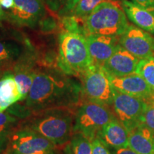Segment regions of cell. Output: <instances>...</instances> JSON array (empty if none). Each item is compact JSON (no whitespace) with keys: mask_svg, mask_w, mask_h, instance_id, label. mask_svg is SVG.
<instances>
[{"mask_svg":"<svg viewBox=\"0 0 154 154\" xmlns=\"http://www.w3.org/2000/svg\"><path fill=\"white\" fill-rule=\"evenodd\" d=\"M77 108L57 107L32 113L21 124L38 133L57 146L66 145L74 134Z\"/></svg>","mask_w":154,"mask_h":154,"instance_id":"cell-2","label":"cell"},{"mask_svg":"<svg viewBox=\"0 0 154 154\" xmlns=\"http://www.w3.org/2000/svg\"><path fill=\"white\" fill-rule=\"evenodd\" d=\"M61 3L63 4L65 8L67 10H72L74 9L75 6L78 3L79 0H59Z\"/></svg>","mask_w":154,"mask_h":154,"instance_id":"cell-27","label":"cell"},{"mask_svg":"<svg viewBox=\"0 0 154 154\" xmlns=\"http://www.w3.org/2000/svg\"><path fill=\"white\" fill-rule=\"evenodd\" d=\"M2 74H3V72H2V71H0V77L2 76Z\"/></svg>","mask_w":154,"mask_h":154,"instance_id":"cell-31","label":"cell"},{"mask_svg":"<svg viewBox=\"0 0 154 154\" xmlns=\"http://www.w3.org/2000/svg\"><path fill=\"white\" fill-rule=\"evenodd\" d=\"M119 44L140 60L154 58V37L134 24L119 36Z\"/></svg>","mask_w":154,"mask_h":154,"instance_id":"cell-9","label":"cell"},{"mask_svg":"<svg viewBox=\"0 0 154 154\" xmlns=\"http://www.w3.org/2000/svg\"><path fill=\"white\" fill-rule=\"evenodd\" d=\"M113 108L115 116L128 130L139 124L145 110L146 101L113 88Z\"/></svg>","mask_w":154,"mask_h":154,"instance_id":"cell-8","label":"cell"},{"mask_svg":"<svg viewBox=\"0 0 154 154\" xmlns=\"http://www.w3.org/2000/svg\"><path fill=\"white\" fill-rule=\"evenodd\" d=\"M22 104L32 113L57 107L77 108L82 102V84L60 69H36Z\"/></svg>","mask_w":154,"mask_h":154,"instance_id":"cell-1","label":"cell"},{"mask_svg":"<svg viewBox=\"0 0 154 154\" xmlns=\"http://www.w3.org/2000/svg\"><path fill=\"white\" fill-rule=\"evenodd\" d=\"M22 101V95L11 71H7L0 77V112H5L17 101Z\"/></svg>","mask_w":154,"mask_h":154,"instance_id":"cell-17","label":"cell"},{"mask_svg":"<svg viewBox=\"0 0 154 154\" xmlns=\"http://www.w3.org/2000/svg\"><path fill=\"white\" fill-rule=\"evenodd\" d=\"M0 5L5 9H11L14 6V0H0Z\"/></svg>","mask_w":154,"mask_h":154,"instance_id":"cell-29","label":"cell"},{"mask_svg":"<svg viewBox=\"0 0 154 154\" xmlns=\"http://www.w3.org/2000/svg\"><path fill=\"white\" fill-rule=\"evenodd\" d=\"M121 5L129 20L138 28L154 35V14L153 13L128 0H123Z\"/></svg>","mask_w":154,"mask_h":154,"instance_id":"cell-18","label":"cell"},{"mask_svg":"<svg viewBox=\"0 0 154 154\" xmlns=\"http://www.w3.org/2000/svg\"><path fill=\"white\" fill-rule=\"evenodd\" d=\"M122 1H123V0H122Z\"/></svg>","mask_w":154,"mask_h":154,"instance_id":"cell-32","label":"cell"},{"mask_svg":"<svg viewBox=\"0 0 154 154\" xmlns=\"http://www.w3.org/2000/svg\"><path fill=\"white\" fill-rule=\"evenodd\" d=\"M5 17V12H4L2 10V6L0 5V19H3Z\"/></svg>","mask_w":154,"mask_h":154,"instance_id":"cell-30","label":"cell"},{"mask_svg":"<svg viewBox=\"0 0 154 154\" xmlns=\"http://www.w3.org/2000/svg\"><path fill=\"white\" fill-rule=\"evenodd\" d=\"M44 6L42 0H14L10 15L19 26H34L42 18Z\"/></svg>","mask_w":154,"mask_h":154,"instance_id":"cell-11","label":"cell"},{"mask_svg":"<svg viewBox=\"0 0 154 154\" xmlns=\"http://www.w3.org/2000/svg\"><path fill=\"white\" fill-rule=\"evenodd\" d=\"M82 101H88L110 106L113 103V87L110 76L103 67L92 64L80 76Z\"/></svg>","mask_w":154,"mask_h":154,"instance_id":"cell-7","label":"cell"},{"mask_svg":"<svg viewBox=\"0 0 154 154\" xmlns=\"http://www.w3.org/2000/svg\"><path fill=\"white\" fill-rule=\"evenodd\" d=\"M92 154H111L107 146L99 138H95L92 140Z\"/></svg>","mask_w":154,"mask_h":154,"instance_id":"cell-25","label":"cell"},{"mask_svg":"<svg viewBox=\"0 0 154 154\" xmlns=\"http://www.w3.org/2000/svg\"><path fill=\"white\" fill-rule=\"evenodd\" d=\"M59 69L69 76H81L93 64L86 36L63 31L59 36Z\"/></svg>","mask_w":154,"mask_h":154,"instance_id":"cell-3","label":"cell"},{"mask_svg":"<svg viewBox=\"0 0 154 154\" xmlns=\"http://www.w3.org/2000/svg\"><path fill=\"white\" fill-rule=\"evenodd\" d=\"M128 130L116 117L103 127L96 138L107 146L116 149L128 147Z\"/></svg>","mask_w":154,"mask_h":154,"instance_id":"cell-15","label":"cell"},{"mask_svg":"<svg viewBox=\"0 0 154 154\" xmlns=\"http://www.w3.org/2000/svg\"><path fill=\"white\" fill-rule=\"evenodd\" d=\"M72 154H92V140L81 133H74L70 140Z\"/></svg>","mask_w":154,"mask_h":154,"instance_id":"cell-21","label":"cell"},{"mask_svg":"<svg viewBox=\"0 0 154 154\" xmlns=\"http://www.w3.org/2000/svg\"><path fill=\"white\" fill-rule=\"evenodd\" d=\"M136 74L140 75L154 89V58L140 60Z\"/></svg>","mask_w":154,"mask_h":154,"instance_id":"cell-22","label":"cell"},{"mask_svg":"<svg viewBox=\"0 0 154 154\" xmlns=\"http://www.w3.org/2000/svg\"><path fill=\"white\" fill-rule=\"evenodd\" d=\"M139 61V59L134 57L120 45L102 67L109 76L121 77L136 74Z\"/></svg>","mask_w":154,"mask_h":154,"instance_id":"cell-13","label":"cell"},{"mask_svg":"<svg viewBox=\"0 0 154 154\" xmlns=\"http://www.w3.org/2000/svg\"><path fill=\"white\" fill-rule=\"evenodd\" d=\"M113 154H138L131 149L130 147L120 148V149H114Z\"/></svg>","mask_w":154,"mask_h":154,"instance_id":"cell-28","label":"cell"},{"mask_svg":"<svg viewBox=\"0 0 154 154\" xmlns=\"http://www.w3.org/2000/svg\"><path fill=\"white\" fill-rule=\"evenodd\" d=\"M22 120L7 111L0 112V149L8 142L9 138L20 126Z\"/></svg>","mask_w":154,"mask_h":154,"instance_id":"cell-20","label":"cell"},{"mask_svg":"<svg viewBox=\"0 0 154 154\" xmlns=\"http://www.w3.org/2000/svg\"><path fill=\"white\" fill-rule=\"evenodd\" d=\"M86 38L93 64L98 66H103L120 46L119 36L88 34Z\"/></svg>","mask_w":154,"mask_h":154,"instance_id":"cell-12","label":"cell"},{"mask_svg":"<svg viewBox=\"0 0 154 154\" xmlns=\"http://www.w3.org/2000/svg\"><path fill=\"white\" fill-rule=\"evenodd\" d=\"M61 146L20 124L9 138L5 154H61Z\"/></svg>","mask_w":154,"mask_h":154,"instance_id":"cell-5","label":"cell"},{"mask_svg":"<svg viewBox=\"0 0 154 154\" xmlns=\"http://www.w3.org/2000/svg\"><path fill=\"white\" fill-rule=\"evenodd\" d=\"M128 147L138 154H154V132L138 124L128 130Z\"/></svg>","mask_w":154,"mask_h":154,"instance_id":"cell-16","label":"cell"},{"mask_svg":"<svg viewBox=\"0 0 154 154\" xmlns=\"http://www.w3.org/2000/svg\"><path fill=\"white\" fill-rule=\"evenodd\" d=\"M113 88L122 93L139 98L146 102H154V89L140 75L133 74L121 77H111Z\"/></svg>","mask_w":154,"mask_h":154,"instance_id":"cell-10","label":"cell"},{"mask_svg":"<svg viewBox=\"0 0 154 154\" xmlns=\"http://www.w3.org/2000/svg\"><path fill=\"white\" fill-rule=\"evenodd\" d=\"M139 124L154 132V102L147 103L143 114L140 116Z\"/></svg>","mask_w":154,"mask_h":154,"instance_id":"cell-24","label":"cell"},{"mask_svg":"<svg viewBox=\"0 0 154 154\" xmlns=\"http://www.w3.org/2000/svg\"><path fill=\"white\" fill-rule=\"evenodd\" d=\"M21 49L16 44L0 42V71H11L20 59Z\"/></svg>","mask_w":154,"mask_h":154,"instance_id":"cell-19","label":"cell"},{"mask_svg":"<svg viewBox=\"0 0 154 154\" xmlns=\"http://www.w3.org/2000/svg\"><path fill=\"white\" fill-rule=\"evenodd\" d=\"M115 118L109 106L93 101H82L76 109L74 134L81 133L93 140L103 127Z\"/></svg>","mask_w":154,"mask_h":154,"instance_id":"cell-6","label":"cell"},{"mask_svg":"<svg viewBox=\"0 0 154 154\" xmlns=\"http://www.w3.org/2000/svg\"><path fill=\"white\" fill-rule=\"evenodd\" d=\"M122 5L113 0L99 4L84 18V29L88 34L120 36L129 26Z\"/></svg>","mask_w":154,"mask_h":154,"instance_id":"cell-4","label":"cell"},{"mask_svg":"<svg viewBox=\"0 0 154 154\" xmlns=\"http://www.w3.org/2000/svg\"><path fill=\"white\" fill-rule=\"evenodd\" d=\"M104 1L106 0H79L73 9L75 17L86 18L99 4Z\"/></svg>","mask_w":154,"mask_h":154,"instance_id":"cell-23","label":"cell"},{"mask_svg":"<svg viewBox=\"0 0 154 154\" xmlns=\"http://www.w3.org/2000/svg\"><path fill=\"white\" fill-rule=\"evenodd\" d=\"M131 2L154 14V0H131Z\"/></svg>","mask_w":154,"mask_h":154,"instance_id":"cell-26","label":"cell"},{"mask_svg":"<svg viewBox=\"0 0 154 154\" xmlns=\"http://www.w3.org/2000/svg\"><path fill=\"white\" fill-rule=\"evenodd\" d=\"M34 61L31 57H23L15 63L11 69L15 80L19 86L22 95V101L27 97L31 86L33 83L34 75L36 70L34 66Z\"/></svg>","mask_w":154,"mask_h":154,"instance_id":"cell-14","label":"cell"}]
</instances>
